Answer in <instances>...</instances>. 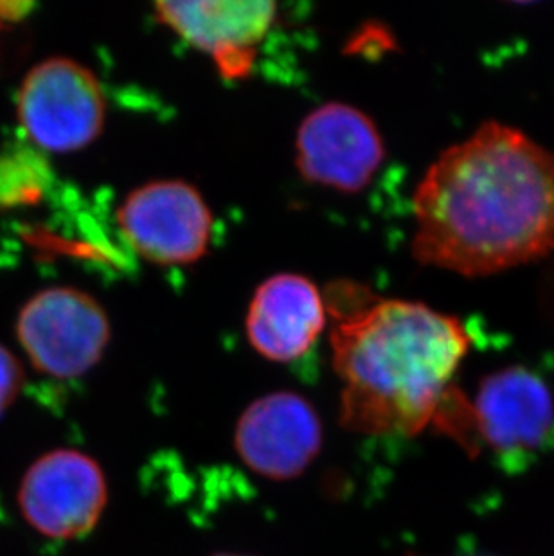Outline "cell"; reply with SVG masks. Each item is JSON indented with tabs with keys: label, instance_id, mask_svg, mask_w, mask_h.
Returning a JSON list of instances; mask_svg holds the SVG:
<instances>
[{
	"label": "cell",
	"instance_id": "1",
	"mask_svg": "<svg viewBox=\"0 0 554 556\" xmlns=\"http://www.w3.org/2000/svg\"><path fill=\"white\" fill-rule=\"evenodd\" d=\"M413 256L482 278L554 249V152L488 122L430 164L414 191Z\"/></svg>",
	"mask_w": 554,
	"mask_h": 556
},
{
	"label": "cell",
	"instance_id": "2",
	"mask_svg": "<svg viewBox=\"0 0 554 556\" xmlns=\"http://www.w3.org/2000/svg\"><path fill=\"white\" fill-rule=\"evenodd\" d=\"M340 424L361 434H416L435 424L470 350L457 317L424 303L383 300L353 283L326 290Z\"/></svg>",
	"mask_w": 554,
	"mask_h": 556
},
{
	"label": "cell",
	"instance_id": "3",
	"mask_svg": "<svg viewBox=\"0 0 554 556\" xmlns=\"http://www.w3.org/2000/svg\"><path fill=\"white\" fill-rule=\"evenodd\" d=\"M106 100L89 67L67 56L42 60L26 74L16 98V119L33 147L73 153L101 136Z\"/></svg>",
	"mask_w": 554,
	"mask_h": 556
},
{
	"label": "cell",
	"instance_id": "4",
	"mask_svg": "<svg viewBox=\"0 0 554 556\" xmlns=\"http://www.w3.org/2000/svg\"><path fill=\"white\" fill-rule=\"evenodd\" d=\"M15 331L33 368L58 380L84 377L96 368L112 337L100 301L74 287L38 290L18 312Z\"/></svg>",
	"mask_w": 554,
	"mask_h": 556
},
{
	"label": "cell",
	"instance_id": "5",
	"mask_svg": "<svg viewBox=\"0 0 554 556\" xmlns=\"http://www.w3.org/2000/svg\"><path fill=\"white\" fill-rule=\"evenodd\" d=\"M128 245L158 265H189L210 249L213 213L194 186L152 180L126 194L117 211Z\"/></svg>",
	"mask_w": 554,
	"mask_h": 556
},
{
	"label": "cell",
	"instance_id": "6",
	"mask_svg": "<svg viewBox=\"0 0 554 556\" xmlns=\"http://www.w3.org/2000/svg\"><path fill=\"white\" fill-rule=\"evenodd\" d=\"M109 501L100 463L84 452L58 448L38 457L22 478L18 508L33 530L53 541L89 535Z\"/></svg>",
	"mask_w": 554,
	"mask_h": 556
},
{
	"label": "cell",
	"instance_id": "7",
	"mask_svg": "<svg viewBox=\"0 0 554 556\" xmlns=\"http://www.w3.org/2000/svg\"><path fill=\"white\" fill-rule=\"evenodd\" d=\"M383 161L382 134L356 106L330 101L299 125L295 164L312 185L356 193L369 186Z\"/></svg>",
	"mask_w": 554,
	"mask_h": 556
},
{
	"label": "cell",
	"instance_id": "8",
	"mask_svg": "<svg viewBox=\"0 0 554 556\" xmlns=\"http://www.w3.org/2000/svg\"><path fill=\"white\" fill-rule=\"evenodd\" d=\"M235 446L252 472L274 481H290L319 456V415L301 394L274 391L243 410L236 424Z\"/></svg>",
	"mask_w": 554,
	"mask_h": 556
},
{
	"label": "cell",
	"instance_id": "9",
	"mask_svg": "<svg viewBox=\"0 0 554 556\" xmlns=\"http://www.w3.org/2000/svg\"><path fill=\"white\" fill-rule=\"evenodd\" d=\"M153 10L163 26L207 54L224 78L241 79L256 63L277 5L267 0H199L158 2Z\"/></svg>",
	"mask_w": 554,
	"mask_h": 556
},
{
	"label": "cell",
	"instance_id": "10",
	"mask_svg": "<svg viewBox=\"0 0 554 556\" xmlns=\"http://www.w3.org/2000/svg\"><path fill=\"white\" fill-rule=\"evenodd\" d=\"M470 413L476 443L504 456L528 454L553 432V391L533 369L507 366L482 378Z\"/></svg>",
	"mask_w": 554,
	"mask_h": 556
},
{
	"label": "cell",
	"instance_id": "11",
	"mask_svg": "<svg viewBox=\"0 0 554 556\" xmlns=\"http://www.w3.org/2000/svg\"><path fill=\"white\" fill-rule=\"evenodd\" d=\"M328 323L325 295L301 274H276L252 295L245 331L251 346L273 363H293L312 350Z\"/></svg>",
	"mask_w": 554,
	"mask_h": 556
},
{
	"label": "cell",
	"instance_id": "12",
	"mask_svg": "<svg viewBox=\"0 0 554 556\" xmlns=\"http://www.w3.org/2000/svg\"><path fill=\"white\" fill-rule=\"evenodd\" d=\"M49 164L37 148L0 150V210L37 204L48 191Z\"/></svg>",
	"mask_w": 554,
	"mask_h": 556
},
{
	"label": "cell",
	"instance_id": "13",
	"mask_svg": "<svg viewBox=\"0 0 554 556\" xmlns=\"http://www.w3.org/2000/svg\"><path fill=\"white\" fill-rule=\"evenodd\" d=\"M26 382V372L21 361L15 357V353L10 348L0 344V418L5 415V410L15 404L18 394L24 389Z\"/></svg>",
	"mask_w": 554,
	"mask_h": 556
},
{
	"label": "cell",
	"instance_id": "14",
	"mask_svg": "<svg viewBox=\"0 0 554 556\" xmlns=\"http://www.w3.org/2000/svg\"><path fill=\"white\" fill-rule=\"evenodd\" d=\"M11 8H13V4H10V2H0V26L4 24L5 21H10L11 16H13V13H10Z\"/></svg>",
	"mask_w": 554,
	"mask_h": 556
},
{
	"label": "cell",
	"instance_id": "15",
	"mask_svg": "<svg viewBox=\"0 0 554 556\" xmlns=\"http://www.w3.org/2000/svg\"><path fill=\"white\" fill-rule=\"evenodd\" d=\"M215 556H247V555H232V553H218V555Z\"/></svg>",
	"mask_w": 554,
	"mask_h": 556
}]
</instances>
